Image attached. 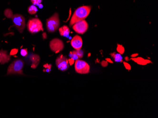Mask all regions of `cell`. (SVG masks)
Here are the masks:
<instances>
[{"mask_svg":"<svg viewBox=\"0 0 158 118\" xmlns=\"http://www.w3.org/2000/svg\"><path fill=\"white\" fill-rule=\"evenodd\" d=\"M91 10V7L89 6H83L77 8L73 15L70 26H72L75 23L84 20L89 15Z\"/></svg>","mask_w":158,"mask_h":118,"instance_id":"cell-1","label":"cell"},{"mask_svg":"<svg viewBox=\"0 0 158 118\" xmlns=\"http://www.w3.org/2000/svg\"><path fill=\"white\" fill-rule=\"evenodd\" d=\"M24 62L21 59L14 60L9 66L7 71V75L23 74Z\"/></svg>","mask_w":158,"mask_h":118,"instance_id":"cell-2","label":"cell"},{"mask_svg":"<svg viewBox=\"0 0 158 118\" xmlns=\"http://www.w3.org/2000/svg\"><path fill=\"white\" fill-rule=\"evenodd\" d=\"M46 28L49 33L55 32L60 26V20L57 13H55L52 17L47 19Z\"/></svg>","mask_w":158,"mask_h":118,"instance_id":"cell-3","label":"cell"},{"mask_svg":"<svg viewBox=\"0 0 158 118\" xmlns=\"http://www.w3.org/2000/svg\"><path fill=\"white\" fill-rule=\"evenodd\" d=\"M27 27L29 31L33 34L43 30V24L39 18H32L28 22Z\"/></svg>","mask_w":158,"mask_h":118,"instance_id":"cell-4","label":"cell"},{"mask_svg":"<svg viewBox=\"0 0 158 118\" xmlns=\"http://www.w3.org/2000/svg\"><path fill=\"white\" fill-rule=\"evenodd\" d=\"M11 18L15 27L18 31L20 33H23L26 26L24 17L20 14H16L13 15Z\"/></svg>","mask_w":158,"mask_h":118,"instance_id":"cell-5","label":"cell"},{"mask_svg":"<svg viewBox=\"0 0 158 118\" xmlns=\"http://www.w3.org/2000/svg\"><path fill=\"white\" fill-rule=\"evenodd\" d=\"M75 70L78 74H87L89 72L90 66L85 61L78 59L75 62Z\"/></svg>","mask_w":158,"mask_h":118,"instance_id":"cell-6","label":"cell"},{"mask_svg":"<svg viewBox=\"0 0 158 118\" xmlns=\"http://www.w3.org/2000/svg\"><path fill=\"white\" fill-rule=\"evenodd\" d=\"M55 64L58 69L63 72L67 70L69 68L68 59L63 55H61L56 58Z\"/></svg>","mask_w":158,"mask_h":118,"instance_id":"cell-7","label":"cell"},{"mask_svg":"<svg viewBox=\"0 0 158 118\" xmlns=\"http://www.w3.org/2000/svg\"><path fill=\"white\" fill-rule=\"evenodd\" d=\"M49 46L52 51L55 53H58L63 50L64 45L62 40L55 38L51 40Z\"/></svg>","mask_w":158,"mask_h":118,"instance_id":"cell-8","label":"cell"},{"mask_svg":"<svg viewBox=\"0 0 158 118\" xmlns=\"http://www.w3.org/2000/svg\"><path fill=\"white\" fill-rule=\"evenodd\" d=\"M88 26V23L85 20H83L74 24L73 28L77 33L82 35L87 32Z\"/></svg>","mask_w":158,"mask_h":118,"instance_id":"cell-9","label":"cell"},{"mask_svg":"<svg viewBox=\"0 0 158 118\" xmlns=\"http://www.w3.org/2000/svg\"><path fill=\"white\" fill-rule=\"evenodd\" d=\"M82 43L81 37L78 35L74 36L71 41L72 46L76 50L81 49L82 46Z\"/></svg>","mask_w":158,"mask_h":118,"instance_id":"cell-10","label":"cell"},{"mask_svg":"<svg viewBox=\"0 0 158 118\" xmlns=\"http://www.w3.org/2000/svg\"><path fill=\"white\" fill-rule=\"evenodd\" d=\"M10 58V56L8 55L6 51L2 50L0 51V63L1 64H4L8 62Z\"/></svg>","mask_w":158,"mask_h":118,"instance_id":"cell-11","label":"cell"},{"mask_svg":"<svg viewBox=\"0 0 158 118\" xmlns=\"http://www.w3.org/2000/svg\"><path fill=\"white\" fill-rule=\"evenodd\" d=\"M30 59L32 62L31 67L33 69L36 68L40 63V56L37 54H32L30 57Z\"/></svg>","mask_w":158,"mask_h":118,"instance_id":"cell-12","label":"cell"},{"mask_svg":"<svg viewBox=\"0 0 158 118\" xmlns=\"http://www.w3.org/2000/svg\"><path fill=\"white\" fill-rule=\"evenodd\" d=\"M131 59L140 65L144 66V65H146L149 63H152V62L151 60H148V59H145L141 57H133V58H131Z\"/></svg>","mask_w":158,"mask_h":118,"instance_id":"cell-13","label":"cell"},{"mask_svg":"<svg viewBox=\"0 0 158 118\" xmlns=\"http://www.w3.org/2000/svg\"><path fill=\"white\" fill-rule=\"evenodd\" d=\"M59 33L61 36L68 37L70 33V31L68 27L66 26H63L60 27L59 30Z\"/></svg>","mask_w":158,"mask_h":118,"instance_id":"cell-14","label":"cell"},{"mask_svg":"<svg viewBox=\"0 0 158 118\" xmlns=\"http://www.w3.org/2000/svg\"><path fill=\"white\" fill-rule=\"evenodd\" d=\"M111 57L114 58V60L116 62H123V57L121 56L120 54L113 53L110 54Z\"/></svg>","mask_w":158,"mask_h":118,"instance_id":"cell-15","label":"cell"},{"mask_svg":"<svg viewBox=\"0 0 158 118\" xmlns=\"http://www.w3.org/2000/svg\"><path fill=\"white\" fill-rule=\"evenodd\" d=\"M28 10V12L29 13V14L33 15V14H36L37 13V12L38 11V9L35 5H32L29 7Z\"/></svg>","mask_w":158,"mask_h":118,"instance_id":"cell-16","label":"cell"},{"mask_svg":"<svg viewBox=\"0 0 158 118\" xmlns=\"http://www.w3.org/2000/svg\"><path fill=\"white\" fill-rule=\"evenodd\" d=\"M4 14L6 17L9 18H11L13 16L12 10L10 9H6L4 11Z\"/></svg>","mask_w":158,"mask_h":118,"instance_id":"cell-17","label":"cell"},{"mask_svg":"<svg viewBox=\"0 0 158 118\" xmlns=\"http://www.w3.org/2000/svg\"><path fill=\"white\" fill-rule=\"evenodd\" d=\"M70 57H71V58L74 59V60H77L79 59L78 56H77L75 50H74V51L70 52Z\"/></svg>","mask_w":158,"mask_h":118,"instance_id":"cell-18","label":"cell"},{"mask_svg":"<svg viewBox=\"0 0 158 118\" xmlns=\"http://www.w3.org/2000/svg\"><path fill=\"white\" fill-rule=\"evenodd\" d=\"M117 49L118 52L120 54H123V53L124 52V48L122 46V45L118 44Z\"/></svg>","mask_w":158,"mask_h":118,"instance_id":"cell-19","label":"cell"},{"mask_svg":"<svg viewBox=\"0 0 158 118\" xmlns=\"http://www.w3.org/2000/svg\"><path fill=\"white\" fill-rule=\"evenodd\" d=\"M20 54L23 57H26L28 54V52L27 49H21L20 51Z\"/></svg>","mask_w":158,"mask_h":118,"instance_id":"cell-20","label":"cell"},{"mask_svg":"<svg viewBox=\"0 0 158 118\" xmlns=\"http://www.w3.org/2000/svg\"><path fill=\"white\" fill-rule=\"evenodd\" d=\"M76 52L77 53V56H78L79 58H81L83 56V52L81 49H79V50H75Z\"/></svg>","mask_w":158,"mask_h":118,"instance_id":"cell-21","label":"cell"},{"mask_svg":"<svg viewBox=\"0 0 158 118\" xmlns=\"http://www.w3.org/2000/svg\"><path fill=\"white\" fill-rule=\"evenodd\" d=\"M31 1L33 4H34V5L39 6L40 4H41L42 0H31Z\"/></svg>","mask_w":158,"mask_h":118,"instance_id":"cell-22","label":"cell"},{"mask_svg":"<svg viewBox=\"0 0 158 118\" xmlns=\"http://www.w3.org/2000/svg\"><path fill=\"white\" fill-rule=\"evenodd\" d=\"M18 52V49L17 48H13L11 49V50L10 52V55L13 56L16 54H17Z\"/></svg>","mask_w":158,"mask_h":118,"instance_id":"cell-23","label":"cell"},{"mask_svg":"<svg viewBox=\"0 0 158 118\" xmlns=\"http://www.w3.org/2000/svg\"><path fill=\"white\" fill-rule=\"evenodd\" d=\"M123 65H124V66L125 67V68L128 70H130L131 69V66L127 63L126 62H123Z\"/></svg>","mask_w":158,"mask_h":118,"instance_id":"cell-24","label":"cell"},{"mask_svg":"<svg viewBox=\"0 0 158 118\" xmlns=\"http://www.w3.org/2000/svg\"><path fill=\"white\" fill-rule=\"evenodd\" d=\"M101 66H103V67H106V66H108V62L107 61H105V60H104V61H102V62H101Z\"/></svg>","mask_w":158,"mask_h":118,"instance_id":"cell-25","label":"cell"},{"mask_svg":"<svg viewBox=\"0 0 158 118\" xmlns=\"http://www.w3.org/2000/svg\"><path fill=\"white\" fill-rule=\"evenodd\" d=\"M68 62H69V64L70 66H72L73 65H74V60L72 58H70L68 59Z\"/></svg>","mask_w":158,"mask_h":118,"instance_id":"cell-26","label":"cell"},{"mask_svg":"<svg viewBox=\"0 0 158 118\" xmlns=\"http://www.w3.org/2000/svg\"><path fill=\"white\" fill-rule=\"evenodd\" d=\"M44 67H45V68H47V69H48V70H49V69H51V65H48V64H46V65H45L44 66Z\"/></svg>","mask_w":158,"mask_h":118,"instance_id":"cell-27","label":"cell"},{"mask_svg":"<svg viewBox=\"0 0 158 118\" xmlns=\"http://www.w3.org/2000/svg\"><path fill=\"white\" fill-rule=\"evenodd\" d=\"M106 60L108 62H109V63H113V61H112V60L110 58H107L106 59Z\"/></svg>","mask_w":158,"mask_h":118,"instance_id":"cell-28","label":"cell"},{"mask_svg":"<svg viewBox=\"0 0 158 118\" xmlns=\"http://www.w3.org/2000/svg\"><path fill=\"white\" fill-rule=\"evenodd\" d=\"M42 37H43V39H46V33H44L42 35Z\"/></svg>","mask_w":158,"mask_h":118,"instance_id":"cell-29","label":"cell"},{"mask_svg":"<svg viewBox=\"0 0 158 118\" xmlns=\"http://www.w3.org/2000/svg\"><path fill=\"white\" fill-rule=\"evenodd\" d=\"M138 55V54H136V53H135V54H134L132 55H131V57H136Z\"/></svg>","mask_w":158,"mask_h":118,"instance_id":"cell-30","label":"cell"},{"mask_svg":"<svg viewBox=\"0 0 158 118\" xmlns=\"http://www.w3.org/2000/svg\"><path fill=\"white\" fill-rule=\"evenodd\" d=\"M124 59H125V61H128L129 60V57H126L124 58Z\"/></svg>","mask_w":158,"mask_h":118,"instance_id":"cell-31","label":"cell"},{"mask_svg":"<svg viewBox=\"0 0 158 118\" xmlns=\"http://www.w3.org/2000/svg\"><path fill=\"white\" fill-rule=\"evenodd\" d=\"M39 8H40V9H41V8H43V5H42V4H40V5H39Z\"/></svg>","mask_w":158,"mask_h":118,"instance_id":"cell-32","label":"cell"}]
</instances>
